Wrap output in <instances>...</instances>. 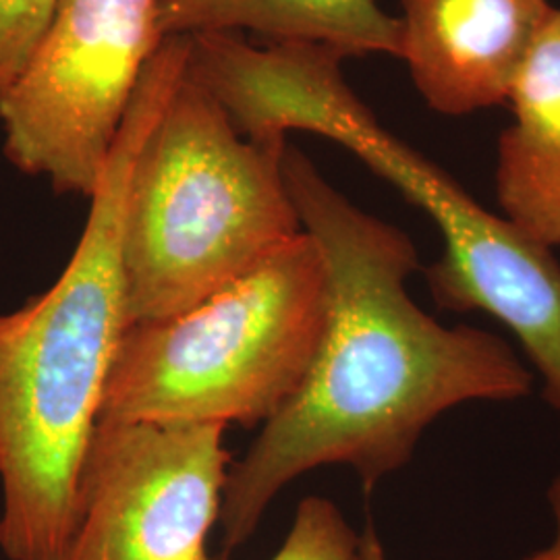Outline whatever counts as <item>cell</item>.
<instances>
[{
	"mask_svg": "<svg viewBox=\"0 0 560 560\" xmlns=\"http://www.w3.org/2000/svg\"><path fill=\"white\" fill-rule=\"evenodd\" d=\"M287 191L326 270V322L300 388L229 469L222 494L224 557L252 540L264 513L303 474L351 467L372 492L402 469L425 428L474 400L532 393L534 374L506 340L476 326H444L407 291L416 243L363 212L287 143Z\"/></svg>",
	"mask_w": 560,
	"mask_h": 560,
	"instance_id": "1",
	"label": "cell"
},
{
	"mask_svg": "<svg viewBox=\"0 0 560 560\" xmlns=\"http://www.w3.org/2000/svg\"><path fill=\"white\" fill-rule=\"evenodd\" d=\"M187 38H164L94 191L80 243L55 284L0 316V550L59 560L80 517L83 465L129 328L122 235L133 166L187 71Z\"/></svg>",
	"mask_w": 560,
	"mask_h": 560,
	"instance_id": "2",
	"label": "cell"
},
{
	"mask_svg": "<svg viewBox=\"0 0 560 560\" xmlns=\"http://www.w3.org/2000/svg\"><path fill=\"white\" fill-rule=\"evenodd\" d=\"M287 143L243 138L185 71L141 145L129 185L122 235L129 326L196 307L303 233L282 173Z\"/></svg>",
	"mask_w": 560,
	"mask_h": 560,
	"instance_id": "3",
	"label": "cell"
},
{
	"mask_svg": "<svg viewBox=\"0 0 560 560\" xmlns=\"http://www.w3.org/2000/svg\"><path fill=\"white\" fill-rule=\"evenodd\" d=\"M326 300L320 249L303 231L196 307L129 326L98 421L266 423L307 374Z\"/></svg>",
	"mask_w": 560,
	"mask_h": 560,
	"instance_id": "4",
	"label": "cell"
},
{
	"mask_svg": "<svg viewBox=\"0 0 560 560\" xmlns=\"http://www.w3.org/2000/svg\"><path fill=\"white\" fill-rule=\"evenodd\" d=\"M162 42L159 0H59L0 96L7 161L59 196L92 198Z\"/></svg>",
	"mask_w": 560,
	"mask_h": 560,
	"instance_id": "5",
	"label": "cell"
},
{
	"mask_svg": "<svg viewBox=\"0 0 560 560\" xmlns=\"http://www.w3.org/2000/svg\"><path fill=\"white\" fill-rule=\"evenodd\" d=\"M224 423L98 421L59 560H229L208 538L231 455Z\"/></svg>",
	"mask_w": 560,
	"mask_h": 560,
	"instance_id": "6",
	"label": "cell"
},
{
	"mask_svg": "<svg viewBox=\"0 0 560 560\" xmlns=\"http://www.w3.org/2000/svg\"><path fill=\"white\" fill-rule=\"evenodd\" d=\"M360 161L436 224L442 256L425 268L434 303L446 312H481L506 326L538 370L544 399L560 413V264L552 249L483 208L386 129Z\"/></svg>",
	"mask_w": 560,
	"mask_h": 560,
	"instance_id": "7",
	"label": "cell"
},
{
	"mask_svg": "<svg viewBox=\"0 0 560 560\" xmlns=\"http://www.w3.org/2000/svg\"><path fill=\"white\" fill-rule=\"evenodd\" d=\"M400 57L446 117L504 104L550 20V0H400Z\"/></svg>",
	"mask_w": 560,
	"mask_h": 560,
	"instance_id": "8",
	"label": "cell"
},
{
	"mask_svg": "<svg viewBox=\"0 0 560 560\" xmlns=\"http://www.w3.org/2000/svg\"><path fill=\"white\" fill-rule=\"evenodd\" d=\"M513 122L497 154L502 217L544 247L560 245V9L555 7L511 88Z\"/></svg>",
	"mask_w": 560,
	"mask_h": 560,
	"instance_id": "9",
	"label": "cell"
},
{
	"mask_svg": "<svg viewBox=\"0 0 560 560\" xmlns=\"http://www.w3.org/2000/svg\"><path fill=\"white\" fill-rule=\"evenodd\" d=\"M162 38L254 32L272 44H316L345 59L400 57V20L378 0H159Z\"/></svg>",
	"mask_w": 560,
	"mask_h": 560,
	"instance_id": "10",
	"label": "cell"
},
{
	"mask_svg": "<svg viewBox=\"0 0 560 560\" xmlns=\"http://www.w3.org/2000/svg\"><path fill=\"white\" fill-rule=\"evenodd\" d=\"M268 560H361L360 534L335 502L307 497L300 502L287 538Z\"/></svg>",
	"mask_w": 560,
	"mask_h": 560,
	"instance_id": "11",
	"label": "cell"
},
{
	"mask_svg": "<svg viewBox=\"0 0 560 560\" xmlns=\"http://www.w3.org/2000/svg\"><path fill=\"white\" fill-rule=\"evenodd\" d=\"M59 0H0V96L18 80Z\"/></svg>",
	"mask_w": 560,
	"mask_h": 560,
	"instance_id": "12",
	"label": "cell"
},
{
	"mask_svg": "<svg viewBox=\"0 0 560 560\" xmlns=\"http://www.w3.org/2000/svg\"><path fill=\"white\" fill-rule=\"evenodd\" d=\"M548 502L555 517V538L546 548L521 560H560V474L548 488Z\"/></svg>",
	"mask_w": 560,
	"mask_h": 560,
	"instance_id": "13",
	"label": "cell"
},
{
	"mask_svg": "<svg viewBox=\"0 0 560 560\" xmlns=\"http://www.w3.org/2000/svg\"><path fill=\"white\" fill-rule=\"evenodd\" d=\"M360 559L388 560L386 552H384V546H382L381 536H378L372 520H368L363 532L360 534Z\"/></svg>",
	"mask_w": 560,
	"mask_h": 560,
	"instance_id": "14",
	"label": "cell"
}]
</instances>
